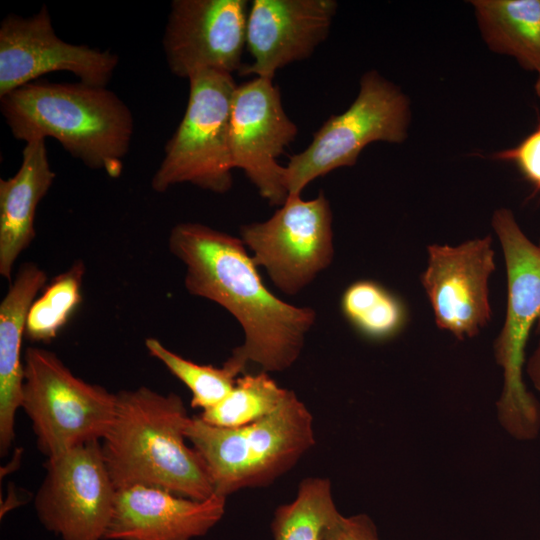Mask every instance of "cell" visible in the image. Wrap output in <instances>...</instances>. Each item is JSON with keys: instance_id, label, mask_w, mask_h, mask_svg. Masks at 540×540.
<instances>
[{"instance_id": "obj_17", "label": "cell", "mask_w": 540, "mask_h": 540, "mask_svg": "<svg viewBox=\"0 0 540 540\" xmlns=\"http://www.w3.org/2000/svg\"><path fill=\"white\" fill-rule=\"evenodd\" d=\"M46 272L34 262L23 263L0 304V454L15 439V416L21 407L24 362L21 358L29 309L45 287Z\"/></svg>"}, {"instance_id": "obj_21", "label": "cell", "mask_w": 540, "mask_h": 540, "mask_svg": "<svg viewBox=\"0 0 540 540\" xmlns=\"http://www.w3.org/2000/svg\"><path fill=\"white\" fill-rule=\"evenodd\" d=\"M340 306L342 314L355 330L373 341L394 337L407 319L402 301L371 280L350 284L342 294Z\"/></svg>"}, {"instance_id": "obj_7", "label": "cell", "mask_w": 540, "mask_h": 540, "mask_svg": "<svg viewBox=\"0 0 540 540\" xmlns=\"http://www.w3.org/2000/svg\"><path fill=\"white\" fill-rule=\"evenodd\" d=\"M185 113L167 142L151 186L163 193L190 183L223 194L232 187L230 117L237 85L232 74L203 70L189 78Z\"/></svg>"}, {"instance_id": "obj_10", "label": "cell", "mask_w": 540, "mask_h": 540, "mask_svg": "<svg viewBox=\"0 0 540 540\" xmlns=\"http://www.w3.org/2000/svg\"><path fill=\"white\" fill-rule=\"evenodd\" d=\"M34 499L41 524L62 540H104L117 489L108 473L100 441L47 459Z\"/></svg>"}, {"instance_id": "obj_4", "label": "cell", "mask_w": 540, "mask_h": 540, "mask_svg": "<svg viewBox=\"0 0 540 540\" xmlns=\"http://www.w3.org/2000/svg\"><path fill=\"white\" fill-rule=\"evenodd\" d=\"M185 435L207 467L214 494L226 498L272 484L315 444L312 414L292 390L274 413L257 422L224 428L195 416Z\"/></svg>"}, {"instance_id": "obj_23", "label": "cell", "mask_w": 540, "mask_h": 540, "mask_svg": "<svg viewBox=\"0 0 540 540\" xmlns=\"http://www.w3.org/2000/svg\"><path fill=\"white\" fill-rule=\"evenodd\" d=\"M84 263L75 261L54 277L28 312L25 337L32 342H50L67 324L81 302Z\"/></svg>"}, {"instance_id": "obj_24", "label": "cell", "mask_w": 540, "mask_h": 540, "mask_svg": "<svg viewBox=\"0 0 540 540\" xmlns=\"http://www.w3.org/2000/svg\"><path fill=\"white\" fill-rule=\"evenodd\" d=\"M149 354L183 382L192 393L191 406L203 410L223 400L233 389L241 373L227 361L222 367L201 365L166 348L158 339L147 338Z\"/></svg>"}, {"instance_id": "obj_8", "label": "cell", "mask_w": 540, "mask_h": 540, "mask_svg": "<svg viewBox=\"0 0 540 540\" xmlns=\"http://www.w3.org/2000/svg\"><path fill=\"white\" fill-rule=\"evenodd\" d=\"M411 120L410 101L401 89L376 70L360 80L356 99L346 111L331 115L302 152L289 158L284 171L288 195H301L315 178L353 166L370 143H401Z\"/></svg>"}, {"instance_id": "obj_29", "label": "cell", "mask_w": 540, "mask_h": 540, "mask_svg": "<svg viewBox=\"0 0 540 540\" xmlns=\"http://www.w3.org/2000/svg\"><path fill=\"white\" fill-rule=\"evenodd\" d=\"M538 248H539V250H540V243H539V245H538Z\"/></svg>"}, {"instance_id": "obj_1", "label": "cell", "mask_w": 540, "mask_h": 540, "mask_svg": "<svg viewBox=\"0 0 540 540\" xmlns=\"http://www.w3.org/2000/svg\"><path fill=\"white\" fill-rule=\"evenodd\" d=\"M168 246L185 265L187 291L217 303L241 325L244 342L227 362L243 374L250 362L268 373L282 372L297 361L316 312L271 293L241 238L183 222L171 229Z\"/></svg>"}, {"instance_id": "obj_26", "label": "cell", "mask_w": 540, "mask_h": 540, "mask_svg": "<svg viewBox=\"0 0 540 540\" xmlns=\"http://www.w3.org/2000/svg\"><path fill=\"white\" fill-rule=\"evenodd\" d=\"M325 540H380L373 520L364 513L342 514L330 527Z\"/></svg>"}, {"instance_id": "obj_11", "label": "cell", "mask_w": 540, "mask_h": 540, "mask_svg": "<svg viewBox=\"0 0 540 540\" xmlns=\"http://www.w3.org/2000/svg\"><path fill=\"white\" fill-rule=\"evenodd\" d=\"M297 132L272 79L255 77L237 85L230 117L233 167L244 171L270 205L282 206L289 196L284 183L285 167L277 158Z\"/></svg>"}, {"instance_id": "obj_3", "label": "cell", "mask_w": 540, "mask_h": 540, "mask_svg": "<svg viewBox=\"0 0 540 540\" xmlns=\"http://www.w3.org/2000/svg\"><path fill=\"white\" fill-rule=\"evenodd\" d=\"M0 109L17 140L51 137L86 166L121 175L134 119L107 87L33 81L1 97Z\"/></svg>"}, {"instance_id": "obj_6", "label": "cell", "mask_w": 540, "mask_h": 540, "mask_svg": "<svg viewBox=\"0 0 540 540\" xmlns=\"http://www.w3.org/2000/svg\"><path fill=\"white\" fill-rule=\"evenodd\" d=\"M21 408L47 459L101 441L115 413L116 394L75 376L52 351L28 347Z\"/></svg>"}, {"instance_id": "obj_9", "label": "cell", "mask_w": 540, "mask_h": 540, "mask_svg": "<svg viewBox=\"0 0 540 540\" xmlns=\"http://www.w3.org/2000/svg\"><path fill=\"white\" fill-rule=\"evenodd\" d=\"M332 220L322 192L311 200L292 195L268 220L243 225L240 236L273 284L296 295L333 260Z\"/></svg>"}, {"instance_id": "obj_27", "label": "cell", "mask_w": 540, "mask_h": 540, "mask_svg": "<svg viewBox=\"0 0 540 540\" xmlns=\"http://www.w3.org/2000/svg\"><path fill=\"white\" fill-rule=\"evenodd\" d=\"M526 372L533 386L540 393V340L537 348L527 361Z\"/></svg>"}, {"instance_id": "obj_18", "label": "cell", "mask_w": 540, "mask_h": 540, "mask_svg": "<svg viewBox=\"0 0 540 540\" xmlns=\"http://www.w3.org/2000/svg\"><path fill=\"white\" fill-rule=\"evenodd\" d=\"M55 177L45 139H36L25 144L21 166L15 175L0 179V274L3 278H11L16 260L35 238L36 210Z\"/></svg>"}, {"instance_id": "obj_28", "label": "cell", "mask_w": 540, "mask_h": 540, "mask_svg": "<svg viewBox=\"0 0 540 540\" xmlns=\"http://www.w3.org/2000/svg\"><path fill=\"white\" fill-rule=\"evenodd\" d=\"M535 91H536V94L540 97V81H536V84H535Z\"/></svg>"}, {"instance_id": "obj_14", "label": "cell", "mask_w": 540, "mask_h": 540, "mask_svg": "<svg viewBox=\"0 0 540 540\" xmlns=\"http://www.w3.org/2000/svg\"><path fill=\"white\" fill-rule=\"evenodd\" d=\"M490 236L458 246H428L421 280L435 321L462 340L476 336L491 318L488 282L495 270Z\"/></svg>"}, {"instance_id": "obj_12", "label": "cell", "mask_w": 540, "mask_h": 540, "mask_svg": "<svg viewBox=\"0 0 540 540\" xmlns=\"http://www.w3.org/2000/svg\"><path fill=\"white\" fill-rule=\"evenodd\" d=\"M119 58L109 50L60 39L45 5L30 17L14 14L0 24V98L50 72L66 71L80 82L106 87Z\"/></svg>"}, {"instance_id": "obj_2", "label": "cell", "mask_w": 540, "mask_h": 540, "mask_svg": "<svg viewBox=\"0 0 540 540\" xmlns=\"http://www.w3.org/2000/svg\"><path fill=\"white\" fill-rule=\"evenodd\" d=\"M188 416L182 398L141 386L116 393L112 423L101 440L117 490L160 488L194 500L214 494L207 467L186 444Z\"/></svg>"}, {"instance_id": "obj_5", "label": "cell", "mask_w": 540, "mask_h": 540, "mask_svg": "<svg viewBox=\"0 0 540 540\" xmlns=\"http://www.w3.org/2000/svg\"><path fill=\"white\" fill-rule=\"evenodd\" d=\"M492 226L500 241L507 272V310L494 342L503 386L496 402L500 425L513 438L529 441L540 432V403L523 379L525 348L540 317V250L521 230L512 211L494 212Z\"/></svg>"}, {"instance_id": "obj_15", "label": "cell", "mask_w": 540, "mask_h": 540, "mask_svg": "<svg viewBox=\"0 0 540 540\" xmlns=\"http://www.w3.org/2000/svg\"><path fill=\"white\" fill-rule=\"evenodd\" d=\"M336 9L334 0H254L246 28L253 63L239 74L273 79L277 70L308 58L327 37Z\"/></svg>"}, {"instance_id": "obj_22", "label": "cell", "mask_w": 540, "mask_h": 540, "mask_svg": "<svg viewBox=\"0 0 540 540\" xmlns=\"http://www.w3.org/2000/svg\"><path fill=\"white\" fill-rule=\"evenodd\" d=\"M290 390L280 387L267 372L242 374L231 392L199 417L206 423L237 428L257 422L274 413Z\"/></svg>"}, {"instance_id": "obj_20", "label": "cell", "mask_w": 540, "mask_h": 540, "mask_svg": "<svg viewBox=\"0 0 540 540\" xmlns=\"http://www.w3.org/2000/svg\"><path fill=\"white\" fill-rule=\"evenodd\" d=\"M340 514L330 480L304 478L295 498L275 510L271 522L273 540H325Z\"/></svg>"}, {"instance_id": "obj_16", "label": "cell", "mask_w": 540, "mask_h": 540, "mask_svg": "<svg viewBox=\"0 0 540 540\" xmlns=\"http://www.w3.org/2000/svg\"><path fill=\"white\" fill-rule=\"evenodd\" d=\"M226 497H181L146 486L119 489L104 540H192L223 517Z\"/></svg>"}, {"instance_id": "obj_19", "label": "cell", "mask_w": 540, "mask_h": 540, "mask_svg": "<svg viewBox=\"0 0 540 540\" xmlns=\"http://www.w3.org/2000/svg\"><path fill=\"white\" fill-rule=\"evenodd\" d=\"M482 38L540 81V0H472Z\"/></svg>"}, {"instance_id": "obj_13", "label": "cell", "mask_w": 540, "mask_h": 540, "mask_svg": "<svg viewBox=\"0 0 540 540\" xmlns=\"http://www.w3.org/2000/svg\"><path fill=\"white\" fill-rule=\"evenodd\" d=\"M249 9L246 0L172 1L162 41L170 71H240Z\"/></svg>"}, {"instance_id": "obj_25", "label": "cell", "mask_w": 540, "mask_h": 540, "mask_svg": "<svg viewBox=\"0 0 540 540\" xmlns=\"http://www.w3.org/2000/svg\"><path fill=\"white\" fill-rule=\"evenodd\" d=\"M493 158L513 162L524 177L540 190V123L517 146L499 151Z\"/></svg>"}]
</instances>
